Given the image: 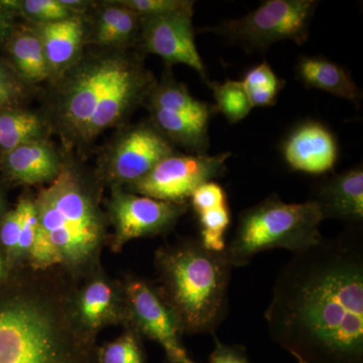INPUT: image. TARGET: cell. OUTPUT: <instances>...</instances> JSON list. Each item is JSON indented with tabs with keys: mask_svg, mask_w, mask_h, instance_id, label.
Instances as JSON below:
<instances>
[{
	"mask_svg": "<svg viewBox=\"0 0 363 363\" xmlns=\"http://www.w3.org/2000/svg\"><path fill=\"white\" fill-rule=\"evenodd\" d=\"M362 240L322 238L279 272L264 318L298 363H363Z\"/></svg>",
	"mask_w": 363,
	"mask_h": 363,
	"instance_id": "1",
	"label": "cell"
},
{
	"mask_svg": "<svg viewBox=\"0 0 363 363\" xmlns=\"http://www.w3.org/2000/svg\"><path fill=\"white\" fill-rule=\"evenodd\" d=\"M57 272L30 267L0 298V363H97L95 338L74 317L69 274Z\"/></svg>",
	"mask_w": 363,
	"mask_h": 363,
	"instance_id": "2",
	"label": "cell"
},
{
	"mask_svg": "<svg viewBox=\"0 0 363 363\" xmlns=\"http://www.w3.org/2000/svg\"><path fill=\"white\" fill-rule=\"evenodd\" d=\"M56 81L54 118L70 145L92 143L147 104L157 84L142 57L126 50L81 56Z\"/></svg>",
	"mask_w": 363,
	"mask_h": 363,
	"instance_id": "3",
	"label": "cell"
},
{
	"mask_svg": "<svg viewBox=\"0 0 363 363\" xmlns=\"http://www.w3.org/2000/svg\"><path fill=\"white\" fill-rule=\"evenodd\" d=\"M35 205L38 229L28 266L40 271L59 267L73 279L91 272L104 245L105 222L83 179L64 164Z\"/></svg>",
	"mask_w": 363,
	"mask_h": 363,
	"instance_id": "4",
	"label": "cell"
},
{
	"mask_svg": "<svg viewBox=\"0 0 363 363\" xmlns=\"http://www.w3.org/2000/svg\"><path fill=\"white\" fill-rule=\"evenodd\" d=\"M161 298L173 313L182 335L213 334L228 313L231 266L225 252H212L199 238L157 250Z\"/></svg>",
	"mask_w": 363,
	"mask_h": 363,
	"instance_id": "5",
	"label": "cell"
},
{
	"mask_svg": "<svg viewBox=\"0 0 363 363\" xmlns=\"http://www.w3.org/2000/svg\"><path fill=\"white\" fill-rule=\"evenodd\" d=\"M323 220L314 200L286 203L272 195L241 212L224 252L234 269L247 267L255 255L267 250L300 252L323 238L320 233Z\"/></svg>",
	"mask_w": 363,
	"mask_h": 363,
	"instance_id": "6",
	"label": "cell"
},
{
	"mask_svg": "<svg viewBox=\"0 0 363 363\" xmlns=\"http://www.w3.org/2000/svg\"><path fill=\"white\" fill-rule=\"evenodd\" d=\"M318 4L315 0H267L243 18L201 32L216 33L248 52H264L274 43L286 40L302 45L309 39Z\"/></svg>",
	"mask_w": 363,
	"mask_h": 363,
	"instance_id": "7",
	"label": "cell"
},
{
	"mask_svg": "<svg viewBox=\"0 0 363 363\" xmlns=\"http://www.w3.org/2000/svg\"><path fill=\"white\" fill-rule=\"evenodd\" d=\"M230 156L229 152L215 156L175 152L128 188L133 194L160 201L187 204L196 189L224 175L226 161Z\"/></svg>",
	"mask_w": 363,
	"mask_h": 363,
	"instance_id": "8",
	"label": "cell"
},
{
	"mask_svg": "<svg viewBox=\"0 0 363 363\" xmlns=\"http://www.w3.org/2000/svg\"><path fill=\"white\" fill-rule=\"evenodd\" d=\"M124 291L128 320L136 333L160 344L167 363H187L190 357L181 342L180 328L160 294L142 279H130Z\"/></svg>",
	"mask_w": 363,
	"mask_h": 363,
	"instance_id": "9",
	"label": "cell"
},
{
	"mask_svg": "<svg viewBox=\"0 0 363 363\" xmlns=\"http://www.w3.org/2000/svg\"><path fill=\"white\" fill-rule=\"evenodd\" d=\"M173 145L152 123L133 126L118 136L106 160V176L117 186H130L150 173L167 157Z\"/></svg>",
	"mask_w": 363,
	"mask_h": 363,
	"instance_id": "10",
	"label": "cell"
},
{
	"mask_svg": "<svg viewBox=\"0 0 363 363\" xmlns=\"http://www.w3.org/2000/svg\"><path fill=\"white\" fill-rule=\"evenodd\" d=\"M186 211L187 204L160 201L117 189L111 204L116 229L114 250L135 238L168 233Z\"/></svg>",
	"mask_w": 363,
	"mask_h": 363,
	"instance_id": "11",
	"label": "cell"
},
{
	"mask_svg": "<svg viewBox=\"0 0 363 363\" xmlns=\"http://www.w3.org/2000/svg\"><path fill=\"white\" fill-rule=\"evenodd\" d=\"M193 11L140 18V43L143 52L157 55L171 67L183 64L197 72L209 82L195 43Z\"/></svg>",
	"mask_w": 363,
	"mask_h": 363,
	"instance_id": "12",
	"label": "cell"
},
{
	"mask_svg": "<svg viewBox=\"0 0 363 363\" xmlns=\"http://www.w3.org/2000/svg\"><path fill=\"white\" fill-rule=\"evenodd\" d=\"M281 154L294 171L324 175L332 171L337 162L338 143L324 124L306 121L286 135L281 145Z\"/></svg>",
	"mask_w": 363,
	"mask_h": 363,
	"instance_id": "13",
	"label": "cell"
},
{
	"mask_svg": "<svg viewBox=\"0 0 363 363\" xmlns=\"http://www.w3.org/2000/svg\"><path fill=\"white\" fill-rule=\"evenodd\" d=\"M73 314L80 328L96 337L104 327L128 320L124 286L98 274L74 292Z\"/></svg>",
	"mask_w": 363,
	"mask_h": 363,
	"instance_id": "14",
	"label": "cell"
},
{
	"mask_svg": "<svg viewBox=\"0 0 363 363\" xmlns=\"http://www.w3.org/2000/svg\"><path fill=\"white\" fill-rule=\"evenodd\" d=\"M315 202L323 218L359 224L363 220V169H347L326 179L318 187Z\"/></svg>",
	"mask_w": 363,
	"mask_h": 363,
	"instance_id": "15",
	"label": "cell"
},
{
	"mask_svg": "<svg viewBox=\"0 0 363 363\" xmlns=\"http://www.w3.org/2000/svg\"><path fill=\"white\" fill-rule=\"evenodd\" d=\"M42 42L51 79H59L81 57L86 44L87 26L83 16L47 25H33Z\"/></svg>",
	"mask_w": 363,
	"mask_h": 363,
	"instance_id": "16",
	"label": "cell"
},
{
	"mask_svg": "<svg viewBox=\"0 0 363 363\" xmlns=\"http://www.w3.org/2000/svg\"><path fill=\"white\" fill-rule=\"evenodd\" d=\"M0 166L13 180L38 185L51 184L61 173L64 164L56 150L40 140L0 155Z\"/></svg>",
	"mask_w": 363,
	"mask_h": 363,
	"instance_id": "17",
	"label": "cell"
},
{
	"mask_svg": "<svg viewBox=\"0 0 363 363\" xmlns=\"http://www.w3.org/2000/svg\"><path fill=\"white\" fill-rule=\"evenodd\" d=\"M140 18L130 9L109 1L98 11L86 44L92 43L106 51H121L138 42Z\"/></svg>",
	"mask_w": 363,
	"mask_h": 363,
	"instance_id": "18",
	"label": "cell"
},
{
	"mask_svg": "<svg viewBox=\"0 0 363 363\" xmlns=\"http://www.w3.org/2000/svg\"><path fill=\"white\" fill-rule=\"evenodd\" d=\"M9 65L26 85L51 79L44 47L33 28H16L6 45Z\"/></svg>",
	"mask_w": 363,
	"mask_h": 363,
	"instance_id": "19",
	"label": "cell"
},
{
	"mask_svg": "<svg viewBox=\"0 0 363 363\" xmlns=\"http://www.w3.org/2000/svg\"><path fill=\"white\" fill-rule=\"evenodd\" d=\"M295 71L296 76L306 87L326 91L352 102L362 99V91L350 73L329 60L321 57H302Z\"/></svg>",
	"mask_w": 363,
	"mask_h": 363,
	"instance_id": "20",
	"label": "cell"
},
{
	"mask_svg": "<svg viewBox=\"0 0 363 363\" xmlns=\"http://www.w3.org/2000/svg\"><path fill=\"white\" fill-rule=\"evenodd\" d=\"M147 105V108L175 112L207 126H209L210 119L216 112L211 104L193 97L188 88L176 81L172 75H164L161 82H157Z\"/></svg>",
	"mask_w": 363,
	"mask_h": 363,
	"instance_id": "21",
	"label": "cell"
},
{
	"mask_svg": "<svg viewBox=\"0 0 363 363\" xmlns=\"http://www.w3.org/2000/svg\"><path fill=\"white\" fill-rule=\"evenodd\" d=\"M149 111L150 123L172 145H180L193 155H206L210 145L207 125L175 112L159 108Z\"/></svg>",
	"mask_w": 363,
	"mask_h": 363,
	"instance_id": "22",
	"label": "cell"
},
{
	"mask_svg": "<svg viewBox=\"0 0 363 363\" xmlns=\"http://www.w3.org/2000/svg\"><path fill=\"white\" fill-rule=\"evenodd\" d=\"M47 123L35 112L21 107L0 111V155L25 143L44 140Z\"/></svg>",
	"mask_w": 363,
	"mask_h": 363,
	"instance_id": "23",
	"label": "cell"
},
{
	"mask_svg": "<svg viewBox=\"0 0 363 363\" xmlns=\"http://www.w3.org/2000/svg\"><path fill=\"white\" fill-rule=\"evenodd\" d=\"M211 88L216 105L215 111L220 112L230 124L240 123L253 108L247 90L241 81L229 80L225 82H208Z\"/></svg>",
	"mask_w": 363,
	"mask_h": 363,
	"instance_id": "24",
	"label": "cell"
},
{
	"mask_svg": "<svg viewBox=\"0 0 363 363\" xmlns=\"http://www.w3.org/2000/svg\"><path fill=\"white\" fill-rule=\"evenodd\" d=\"M241 82L247 90L252 107L276 104L279 92L285 86V81L277 76L267 62L248 70Z\"/></svg>",
	"mask_w": 363,
	"mask_h": 363,
	"instance_id": "25",
	"label": "cell"
},
{
	"mask_svg": "<svg viewBox=\"0 0 363 363\" xmlns=\"http://www.w3.org/2000/svg\"><path fill=\"white\" fill-rule=\"evenodd\" d=\"M196 214L201 227L199 240L202 245L212 252H224L226 247L225 233L230 224L228 203L208 208Z\"/></svg>",
	"mask_w": 363,
	"mask_h": 363,
	"instance_id": "26",
	"label": "cell"
},
{
	"mask_svg": "<svg viewBox=\"0 0 363 363\" xmlns=\"http://www.w3.org/2000/svg\"><path fill=\"white\" fill-rule=\"evenodd\" d=\"M97 363H147L138 334L128 332L97 350Z\"/></svg>",
	"mask_w": 363,
	"mask_h": 363,
	"instance_id": "27",
	"label": "cell"
},
{
	"mask_svg": "<svg viewBox=\"0 0 363 363\" xmlns=\"http://www.w3.org/2000/svg\"><path fill=\"white\" fill-rule=\"evenodd\" d=\"M20 13L32 21L33 25L58 23L79 16L62 0H23L21 1Z\"/></svg>",
	"mask_w": 363,
	"mask_h": 363,
	"instance_id": "28",
	"label": "cell"
},
{
	"mask_svg": "<svg viewBox=\"0 0 363 363\" xmlns=\"http://www.w3.org/2000/svg\"><path fill=\"white\" fill-rule=\"evenodd\" d=\"M116 2L140 18L193 11L195 4V1L191 0H116Z\"/></svg>",
	"mask_w": 363,
	"mask_h": 363,
	"instance_id": "29",
	"label": "cell"
},
{
	"mask_svg": "<svg viewBox=\"0 0 363 363\" xmlns=\"http://www.w3.org/2000/svg\"><path fill=\"white\" fill-rule=\"evenodd\" d=\"M26 88L9 63L0 60V111L20 107Z\"/></svg>",
	"mask_w": 363,
	"mask_h": 363,
	"instance_id": "30",
	"label": "cell"
},
{
	"mask_svg": "<svg viewBox=\"0 0 363 363\" xmlns=\"http://www.w3.org/2000/svg\"><path fill=\"white\" fill-rule=\"evenodd\" d=\"M20 204L21 206V233L14 259L28 257L38 229V213L35 201L30 199H23L21 200Z\"/></svg>",
	"mask_w": 363,
	"mask_h": 363,
	"instance_id": "31",
	"label": "cell"
},
{
	"mask_svg": "<svg viewBox=\"0 0 363 363\" xmlns=\"http://www.w3.org/2000/svg\"><path fill=\"white\" fill-rule=\"evenodd\" d=\"M21 226V206L20 203L14 209L7 212L0 223V242L6 250L9 259H14Z\"/></svg>",
	"mask_w": 363,
	"mask_h": 363,
	"instance_id": "32",
	"label": "cell"
},
{
	"mask_svg": "<svg viewBox=\"0 0 363 363\" xmlns=\"http://www.w3.org/2000/svg\"><path fill=\"white\" fill-rule=\"evenodd\" d=\"M195 213L208 208L225 204L227 196L224 189L214 181L208 182L198 187L190 198Z\"/></svg>",
	"mask_w": 363,
	"mask_h": 363,
	"instance_id": "33",
	"label": "cell"
},
{
	"mask_svg": "<svg viewBox=\"0 0 363 363\" xmlns=\"http://www.w3.org/2000/svg\"><path fill=\"white\" fill-rule=\"evenodd\" d=\"M187 363H197L189 359ZM209 363H250L243 348L221 343L216 339V345L210 355Z\"/></svg>",
	"mask_w": 363,
	"mask_h": 363,
	"instance_id": "34",
	"label": "cell"
},
{
	"mask_svg": "<svg viewBox=\"0 0 363 363\" xmlns=\"http://www.w3.org/2000/svg\"><path fill=\"white\" fill-rule=\"evenodd\" d=\"M14 16L16 14L7 11L0 2V45H6L16 30Z\"/></svg>",
	"mask_w": 363,
	"mask_h": 363,
	"instance_id": "35",
	"label": "cell"
},
{
	"mask_svg": "<svg viewBox=\"0 0 363 363\" xmlns=\"http://www.w3.org/2000/svg\"><path fill=\"white\" fill-rule=\"evenodd\" d=\"M4 272H6V264H4V257H2L1 253H0V279L4 278Z\"/></svg>",
	"mask_w": 363,
	"mask_h": 363,
	"instance_id": "36",
	"label": "cell"
},
{
	"mask_svg": "<svg viewBox=\"0 0 363 363\" xmlns=\"http://www.w3.org/2000/svg\"><path fill=\"white\" fill-rule=\"evenodd\" d=\"M1 210H2V199H1V196H0V214H1Z\"/></svg>",
	"mask_w": 363,
	"mask_h": 363,
	"instance_id": "37",
	"label": "cell"
}]
</instances>
